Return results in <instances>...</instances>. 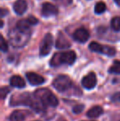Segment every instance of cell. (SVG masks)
Wrapping results in <instances>:
<instances>
[{
  "label": "cell",
  "instance_id": "cell-10",
  "mask_svg": "<svg viewBox=\"0 0 120 121\" xmlns=\"http://www.w3.org/2000/svg\"><path fill=\"white\" fill-rule=\"evenodd\" d=\"M97 79H96V75L95 73H90L86 75L82 80V84L83 87L87 90H91L95 86Z\"/></svg>",
  "mask_w": 120,
  "mask_h": 121
},
{
  "label": "cell",
  "instance_id": "cell-23",
  "mask_svg": "<svg viewBox=\"0 0 120 121\" xmlns=\"http://www.w3.org/2000/svg\"><path fill=\"white\" fill-rule=\"evenodd\" d=\"M84 110V105H77L72 108V111L74 114H80L82 110Z\"/></svg>",
  "mask_w": 120,
  "mask_h": 121
},
{
  "label": "cell",
  "instance_id": "cell-29",
  "mask_svg": "<svg viewBox=\"0 0 120 121\" xmlns=\"http://www.w3.org/2000/svg\"><path fill=\"white\" fill-rule=\"evenodd\" d=\"M57 121H67V120H66L65 119H63V118H62V117H61V118L58 119V120H57Z\"/></svg>",
  "mask_w": 120,
  "mask_h": 121
},
{
  "label": "cell",
  "instance_id": "cell-22",
  "mask_svg": "<svg viewBox=\"0 0 120 121\" xmlns=\"http://www.w3.org/2000/svg\"><path fill=\"white\" fill-rule=\"evenodd\" d=\"M10 89L8 86H3V87L0 89V96H1L2 99H4L7 96V95L9 93Z\"/></svg>",
  "mask_w": 120,
  "mask_h": 121
},
{
  "label": "cell",
  "instance_id": "cell-28",
  "mask_svg": "<svg viewBox=\"0 0 120 121\" xmlns=\"http://www.w3.org/2000/svg\"><path fill=\"white\" fill-rule=\"evenodd\" d=\"M114 3L118 5V6H120V0H114Z\"/></svg>",
  "mask_w": 120,
  "mask_h": 121
},
{
  "label": "cell",
  "instance_id": "cell-8",
  "mask_svg": "<svg viewBox=\"0 0 120 121\" xmlns=\"http://www.w3.org/2000/svg\"><path fill=\"white\" fill-rule=\"evenodd\" d=\"M73 40H76L77 42L79 43H85L88 40V39L90 38V33L89 31L84 27H81L78 28L73 32Z\"/></svg>",
  "mask_w": 120,
  "mask_h": 121
},
{
  "label": "cell",
  "instance_id": "cell-14",
  "mask_svg": "<svg viewBox=\"0 0 120 121\" xmlns=\"http://www.w3.org/2000/svg\"><path fill=\"white\" fill-rule=\"evenodd\" d=\"M10 84L13 87L17 88H24L26 86L25 80L18 75H15V76H12L10 78Z\"/></svg>",
  "mask_w": 120,
  "mask_h": 121
},
{
  "label": "cell",
  "instance_id": "cell-21",
  "mask_svg": "<svg viewBox=\"0 0 120 121\" xmlns=\"http://www.w3.org/2000/svg\"><path fill=\"white\" fill-rule=\"evenodd\" d=\"M0 49H1L2 52H3V53L7 52V51L8 50V45L3 35H1V45H0Z\"/></svg>",
  "mask_w": 120,
  "mask_h": 121
},
{
  "label": "cell",
  "instance_id": "cell-15",
  "mask_svg": "<svg viewBox=\"0 0 120 121\" xmlns=\"http://www.w3.org/2000/svg\"><path fill=\"white\" fill-rule=\"evenodd\" d=\"M103 113H104V110L102 107L99 106V105H95L87 111V115L89 118H97V117L100 116Z\"/></svg>",
  "mask_w": 120,
  "mask_h": 121
},
{
  "label": "cell",
  "instance_id": "cell-27",
  "mask_svg": "<svg viewBox=\"0 0 120 121\" xmlns=\"http://www.w3.org/2000/svg\"><path fill=\"white\" fill-rule=\"evenodd\" d=\"M7 13H8V11H7V10H5L4 8H1V10H0V14H1V17H4L5 15L7 14Z\"/></svg>",
  "mask_w": 120,
  "mask_h": 121
},
{
  "label": "cell",
  "instance_id": "cell-5",
  "mask_svg": "<svg viewBox=\"0 0 120 121\" xmlns=\"http://www.w3.org/2000/svg\"><path fill=\"white\" fill-rule=\"evenodd\" d=\"M53 86L59 92H64L70 89L72 86L71 78L67 75H59L53 81Z\"/></svg>",
  "mask_w": 120,
  "mask_h": 121
},
{
  "label": "cell",
  "instance_id": "cell-2",
  "mask_svg": "<svg viewBox=\"0 0 120 121\" xmlns=\"http://www.w3.org/2000/svg\"><path fill=\"white\" fill-rule=\"evenodd\" d=\"M30 34V30H23L17 26L13 27L8 32L10 44L15 48H22L29 41Z\"/></svg>",
  "mask_w": 120,
  "mask_h": 121
},
{
  "label": "cell",
  "instance_id": "cell-19",
  "mask_svg": "<svg viewBox=\"0 0 120 121\" xmlns=\"http://www.w3.org/2000/svg\"><path fill=\"white\" fill-rule=\"evenodd\" d=\"M106 11V5L103 2H99L95 6V13L96 14H102Z\"/></svg>",
  "mask_w": 120,
  "mask_h": 121
},
{
  "label": "cell",
  "instance_id": "cell-26",
  "mask_svg": "<svg viewBox=\"0 0 120 121\" xmlns=\"http://www.w3.org/2000/svg\"><path fill=\"white\" fill-rule=\"evenodd\" d=\"M56 3H59L61 5H63V6H67V5H69L72 3V0H54Z\"/></svg>",
  "mask_w": 120,
  "mask_h": 121
},
{
  "label": "cell",
  "instance_id": "cell-18",
  "mask_svg": "<svg viewBox=\"0 0 120 121\" xmlns=\"http://www.w3.org/2000/svg\"><path fill=\"white\" fill-rule=\"evenodd\" d=\"M111 28L114 31H120V17H114L111 20Z\"/></svg>",
  "mask_w": 120,
  "mask_h": 121
},
{
  "label": "cell",
  "instance_id": "cell-6",
  "mask_svg": "<svg viewBox=\"0 0 120 121\" xmlns=\"http://www.w3.org/2000/svg\"><path fill=\"white\" fill-rule=\"evenodd\" d=\"M89 49L91 51L95 53H99V54H105L109 57L114 56L116 54V49L114 47L108 46V45H102L100 44L97 43V42H91L89 45Z\"/></svg>",
  "mask_w": 120,
  "mask_h": 121
},
{
  "label": "cell",
  "instance_id": "cell-16",
  "mask_svg": "<svg viewBox=\"0 0 120 121\" xmlns=\"http://www.w3.org/2000/svg\"><path fill=\"white\" fill-rule=\"evenodd\" d=\"M26 115L23 112L20 110H15L10 115L9 120L10 121H24Z\"/></svg>",
  "mask_w": 120,
  "mask_h": 121
},
{
  "label": "cell",
  "instance_id": "cell-30",
  "mask_svg": "<svg viewBox=\"0 0 120 121\" xmlns=\"http://www.w3.org/2000/svg\"><path fill=\"white\" fill-rule=\"evenodd\" d=\"M3 21H1V27L3 28Z\"/></svg>",
  "mask_w": 120,
  "mask_h": 121
},
{
  "label": "cell",
  "instance_id": "cell-13",
  "mask_svg": "<svg viewBox=\"0 0 120 121\" xmlns=\"http://www.w3.org/2000/svg\"><path fill=\"white\" fill-rule=\"evenodd\" d=\"M56 48L57 49H67L71 46V44L70 42L68 41L67 38L64 36V35L62 33H59L58 35V39L56 40Z\"/></svg>",
  "mask_w": 120,
  "mask_h": 121
},
{
  "label": "cell",
  "instance_id": "cell-12",
  "mask_svg": "<svg viewBox=\"0 0 120 121\" xmlns=\"http://www.w3.org/2000/svg\"><path fill=\"white\" fill-rule=\"evenodd\" d=\"M13 10L17 15H23L27 10V3L26 0H17L13 4Z\"/></svg>",
  "mask_w": 120,
  "mask_h": 121
},
{
  "label": "cell",
  "instance_id": "cell-1",
  "mask_svg": "<svg viewBox=\"0 0 120 121\" xmlns=\"http://www.w3.org/2000/svg\"><path fill=\"white\" fill-rule=\"evenodd\" d=\"M10 105L12 106H17V105H27L36 111H40V110L45 109V105L40 101L35 96H32L30 93L24 92L20 93V94H16L12 96L10 100Z\"/></svg>",
  "mask_w": 120,
  "mask_h": 121
},
{
  "label": "cell",
  "instance_id": "cell-3",
  "mask_svg": "<svg viewBox=\"0 0 120 121\" xmlns=\"http://www.w3.org/2000/svg\"><path fill=\"white\" fill-rule=\"evenodd\" d=\"M77 59V54L74 51L55 53L50 60V65L52 67H58L62 64L72 65Z\"/></svg>",
  "mask_w": 120,
  "mask_h": 121
},
{
  "label": "cell",
  "instance_id": "cell-20",
  "mask_svg": "<svg viewBox=\"0 0 120 121\" xmlns=\"http://www.w3.org/2000/svg\"><path fill=\"white\" fill-rule=\"evenodd\" d=\"M30 25L29 23V22L27 21V19H22L20 20L17 23L16 26L19 27L21 29H23V30H30Z\"/></svg>",
  "mask_w": 120,
  "mask_h": 121
},
{
  "label": "cell",
  "instance_id": "cell-31",
  "mask_svg": "<svg viewBox=\"0 0 120 121\" xmlns=\"http://www.w3.org/2000/svg\"><path fill=\"white\" fill-rule=\"evenodd\" d=\"M35 121H38V120H35Z\"/></svg>",
  "mask_w": 120,
  "mask_h": 121
},
{
  "label": "cell",
  "instance_id": "cell-7",
  "mask_svg": "<svg viewBox=\"0 0 120 121\" xmlns=\"http://www.w3.org/2000/svg\"><path fill=\"white\" fill-rule=\"evenodd\" d=\"M53 36L50 33H48L45 35L40 46V56H46L50 54L53 47Z\"/></svg>",
  "mask_w": 120,
  "mask_h": 121
},
{
  "label": "cell",
  "instance_id": "cell-11",
  "mask_svg": "<svg viewBox=\"0 0 120 121\" xmlns=\"http://www.w3.org/2000/svg\"><path fill=\"white\" fill-rule=\"evenodd\" d=\"M26 79L28 80L29 83L33 86H37V85H41L45 82V79L40 75L37 74L35 73L29 72L26 74Z\"/></svg>",
  "mask_w": 120,
  "mask_h": 121
},
{
  "label": "cell",
  "instance_id": "cell-17",
  "mask_svg": "<svg viewBox=\"0 0 120 121\" xmlns=\"http://www.w3.org/2000/svg\"><path fill=\"white\" fill-rule=\"evenodd\" d=\"M109 73L113 74H120V61L115 60L109 69Z\"/></svg>",
  "mask_w": 120,
  "mask_h": 121
},
{
  "label": "cell",
  "instance_id": "cell-25",
  "mask_svg": "<svg viewBox=\"0 0 120 121\" xmlns=\"http://www.w3.org/2000/svg\"><path fill=\"white\" fill-rule=\"evenodd\" d=\"M111 100L113 102H120V91L116 92L111 96Z\"/></svg>",
  "mask_w": 120,
  "mask_h": 121
},
{
  "label": "cell",
  "instance_id": "cell-4",
  "mask_svg": "<svg viewBox=\"0 0 120 121\" xmlns=\"http://www.w3.org/2000/svg\"><path fill=\"white\" fill-rule=\"evenodd\" d=\"M34 96H35V98L38 99L45 107H56L58 105V100L57 97L49 89L41 88V89L36 90L34 93Z\"/></svg>",
  "mask_w": 120,
  "mask_h": 121
},
{
  "label": "cell",
  "instance_id": "cell-9",
  "mask_svg": "<svg viewBox=\"0 0 120 121\" xmlns=\"http://www.w3.org/2000/svg\"><path fill=\"white\" fill-rule=\"evenodd\" d=\"M58 13V9L56 6L53 5L50 3H45L42 5L41 8V14L45 17H49L56 16Z\"/></svg>",
  "mask_w": 120,
  "mask_h": 121
},
{
  "label": "cell",
  "instance_id": "cell-24",
  "mask_svg": "<svg viewBox=\"0 0 120 121\" xmlns=\"http://www.w3.org/2000/svg\"><path fill=\"white\" fill-rule=\"evenodd\" d=\"M27 21L29 22V23L31 26H35V25L38 24V22H39L38 19H37L36 17H33V16L28 17H27Z\"/></svg>",
  "mask_w": 120,
  "mask_h": 121
}]
</instances>
